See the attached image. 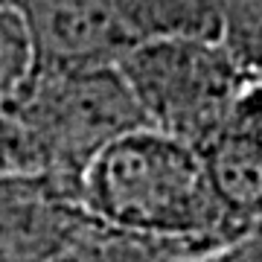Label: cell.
Returning a JSON list of instances; mask_svg holds the SVG:
<instances>
[{
    "label": "cell",
    "instance_id": "1",
    "mask_svg": "<svg viewBox=\"0 0 262 262\" xmlns=\"http://www.w3.org/2000/svg\"><path fill=\"white\" fill-rule=\"evenodd\" d=\"M76 201L105 230L195 256H219L245 236L219 204L195 146L149 125L120 134L84 166Z\"/></svg>",
    "mask_w": 262,
    "mask_h": 262
},
{
    "label": "cell",
    "instance_id": "8",
    "mask_svg": "<svg viewBox=\"0 0 262 262\" xmlns=\"http://www.w3.org/2000/svg\"><path fill=\"white\" fill-rule=\"evenodd\" d=\"M35 70V44L18 0H0V108L24 91Z\"/></svg>",
    "mask_w": 262,
    "mask_h": 262
},
{
    "label": "cell",
    "instance_id": "6",
    "mask_svg": "<svg viewBox=\"0 0 262 262\" xmlns=\"http://www.w3.org/2000/svg\"><path fill=\"white\" fill-rule=\"evenodd\" d=\"M131 47L160 38H222L219 0H114Z\"/></svg>",
    "mask_w": 262,
    "mask_h": 262
},
{
    "label": "cell",
    "instance_id": "9",
    "mask_svg": "<svg viewBox=\"0 0 262 262\" xmlns=\"http://www.w3.org/2000/svg\"><path fill=\"white\" fill-rule=\"evenodd\" d=\"M251 94H253V99H256V105H259V111H262V79L259 82H253Z\"/></svg>",
    "mask_w": 262,
    "mask_h": 262
},
{
    "label": "cell",
    "instance_id": "3",
    "mask_svg": "<svg viewBox=\"0 0 262 262\" xmlns=\"http://www.w3.org/2000/svg\"><path fill=\"white\" fill-rule=\"evenodd\" d=\"M146 125L189 146L210 137L259 82L222 38H160L117 58Z\"/></svg>",
    "mask_w": 262,
    "mask_h": 262
},
{
    "label": "cell",
    "instance_id": "2",
    "mask_svg": "<svg viewBox=\"0 0 262 262\" xmlns=\"http://www.w3.org/2000/svg\"><path fill=\"white\" fill-rule=\"evenodd\" d=\"M143 125L114 64H35L24 91L0 108V175L47 178L76 192L84 166Z\"/></svg>",
    "mask_w": 262,
    "mask_h": 262
},
{
    "label": "cell",
    "instance_id": "4",
    "mask_svg": "<svg viewBox=\"0 0 262 262\" xmlns=\"http://www.w3.org/2000/svg\"><path fill=\"white\" fill-rule=\"evenodd\" d=\"M35 64H117L131 41L114 0H18Z\"/></svg>",
    "mask_w": 262,
    "mask_h": 262
},
{
    "label": "cell",
    "instance_id": "7",
    "mask_svg": "<svg viewBox=\"0 0 262 262\" xmlns=\"http://www.w3.org/2000/svg\"><path fill=\"white\" fill-rule=\"evenodd\" d=\"M61 262H215V256H195L155 242L131 239L105 230L88 219Z\"/></svg>",
    "mask_w": 262,
    "mask_h": 262
},
{
    "label": "cell",
    "instance_id": "5",
    "mask_svg": "<svg viewBox=\"0 0 262 262\" xmlns=\"http://www.w3.org/2000/svg\"><path fill=\"white\" fill-rule=\"evenodd\" d=\"M251 88L236 111L195 146L219 204L242 233L262 222V111Z\"/></svg>",
    "mask_w": 262,
    "mask_h": 262
}]
</instances>
